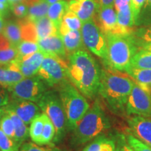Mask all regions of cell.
<instances>
[{"instance_id": "obj_20", "label": "cell", "mask_w": 151, "mask_h": 151, "mask_svg": "<svg viewBox=\"0 0 151 151\" xmlns=\"http://www.w3.org/2000/svg\"><path fill=\"white\" fill-rule=\"evenodd\" d=\"M5 110L7 111L11 118H12L15 127V141L20 147L27 141L28 137H29V128L22 120L14 112L12 111L8 110L4 107Z\"/></svg>"}, {"instance_id": "obj_25", "label": "cell", "mask_w": 151, "mask_h": 151, "mask_svg": "<svg viewBox=\"0 0 151 151\" xmlns=\"http://www.w3.org/2000/svg\"><path fill=\"white\" fill-rule=\"evenodd\" d=\"M83 22L72 11L68 10L62 18L59 28V35H62L71 30H81Z\"/></svg>"}, {"instance_id": "obj_38", "label": "cell", "mask_w": 151, "mask_h": 151, "mask_svg": "<svg viewBox=\"0 0 151 151\" xmlns=\"http://www.w3.org/2000/svg\"><path fill=\"white\" fill-rule=\"evenodd\" d=\"M124 139L134 151H151V147L129 134H126Z\"/></svg>"}, {"instance_id": "obj_51", "label": "cell", "mask_w": 151, "mask_h": 151, "mask_svg": "<svg viewBox=\"0 0 151 151\" xmlns=\"http://www.w3.org/2000/svg\"><path fill=\"white\" fill-rule=\"evenodd\" d=\"M116 151H123V150H122V148H121V146H120H120H118L116 148Z\"/></svg>"}, {"instance_id": "obj_30", "label": "cell", "mask_w": 151, "mask_h": 151, "mask_svg": "<svg viewBox=\"0 0 151 151\" xmlns=\"http://www.w3.org/2000/svg\"><path fill=\"white\" fill-rule=\"evenodd\" d=\"M0 129L15 141L14 123L4 107L0 109ZM16 142V141H15Z\"/></svg>"}, {"instance_id": "obj_6", "label": "cell", "mask_w": 151, "mask_h": 151, "mask_svg": "<svg viewBox=\"0 0 151 151\" xmlns=\"http://www.w3.org/2000/svg\"><path fill=\"white\" fill-rule=\"evenodd\" d=\"M41 112L46 115L55 129L52 145L60 143L67 134L68 130L67 117L58 91L48 90L37 103Z\"/></svg>"}, {"instance_id": "obj_17", "label": "cell", "mask_w": 151, "mask_h": 151, "mask_svg": "<svg viewBox=\"0 0 151 151\" xmlns=\"http://www.w3.org/2000/svg\"><path fill=\"white\" fill-rule=\"evenodd\" d=\"M24 76L14 62L6 65H0V85L8 89L20 82Z\"/></svg>"}, {"instance_id": "obj_29", "label": "cell", "mask_w": 151, "mask_h": 151, "mask_svg": "<svg viewBox=\"0 0 151 151\" xmlns=\"http://www.w3.org/2000/svg\"><path fill=\"white\" fill-rule=\"evenodd\" d=\"M49 6L50 5L44 0H41L39 2L29 6L27 16L26 18L31 21L35 22L43 17L47 16Z\"/></svg>"}, {"instance_id": "obj_13", "label": "cell", "mask_w": 151, "mask_h": 151, "mask_svg": "<svg viewBox=\"0 0 151 151\" xmlns=\"http://www.w3.org/2000/svg\"><path fill=\"white\" fill-rule=\"evenodd\" d=\"M127 134L151 147V118L140 116H130L127 118Z\"/></svg>"}, {"instance_id": "obj_44", "label": "cell", "mask_w": 151, "mask_h": 151, "mask_svg": "<svg viewBox=\"0 0 151 151\" xmlns=\"http://www.w3.org/2000/svg\"><path fill=\"white\" fill-rule=\"evenodd\" d=\"M122 137V140H121V142H120V146H121V148L122 149V150L123 151H134L133 149H132L131 147H130L129 145L127 144V143L126 142L125 139H124V137L123 136H121Z\"/></svg>"}, {"instance_id": "obj_10", "label": "cell", "mask_w": 151, "mask_h": 151, "mask_svg": "<svg viewBox=\"0 0 151 151\" xmlns=\"http://www.w3.org/2000/svg\"><path fill=\"white\" fill-rule=\"evenodd\" d=\"M125 113L151 118V95L135 83L127 98Z\"/></svg>"}, {"instance_id": "obj_34", "label": "cell", "mask_w": 151, "mask_h": 151, "mask_svg": "<svg viewBox=\"0 0 151 151\" xmlns=\"http://www.w3.org/2000/svg\"><path fill=\"white\" fill-rule=\"evenodd\" d=\"M18 56L20 58L27 56L29 55L35 53V52L40 50L39 45L37 42L29 41H22L17 46Z\"/></svg>"}, {"instance_id": "obj_48", "label": "cell", "mask_w": 151, "mask_h": 151, "mask_svg": "<svg viewBox=\"0 0 151 151\" xmlns=\"http://www.w3.org/2000/svg\"><path fill=\"white\" fill-rule=\"evenodd\" d=\"M44 1H46L49 5H51L52 4L58 2V1H63V0H44Z\"/></svg>"}, {"instance_id": "obj_21", "label": "cell", "mask_w": 151, "mask_h": 151, "mask_svg": "<svg viewBox=\"0 0 151 151\" xmlns=\"http://www.w3.org/2000/svg\"><path fill=\"white\" fill-rule=\"evenodd\" d=\"M68 10H69V4L65 0L58 1L49 6L47 17L51 20L58 31L62 18Z\"/></svg>"}, {"instance_id": "obj_19", "label": "cell", "mask_w": 151, "mask_h": 151, "mask_svg": "<svg viewBox=\"0 0 151 151\" xmlns=\"http://www.w3.org/2000/svg\"><path fill=\"white\" fill-rule=\"evenodd\" d=\"M60 37L65 45L66 51L69 55L77 50H83V41L81 30H71L60 35Z\"/></svg>"}, {"instance_id": "obj_27", "label": "cell", "mask_w": 151, "mask_h": 151, "mask_svg": "<svg viewBox=\"0 0 151 151\" xmlns=\"http://www.w3.org/2000/svg\"><path fill=\"white\" fill-rule=\"evenodd\" d=\"M130 67L151 69V52L141 49L133 56Z\"/></svg>"}, {"instance_id": "obj_52", "label": "cell", "mask_w": 151, "mask_h": 151, "mask_svg": "<svg viewBox=\"0 0 151 151\" xmlns=\"http://www.w3.org/2000/svg\"><path fill=\"white\" fill-rule=\"evenodd\" d=\"M150 95H151V94H150Z\"/></svg>"}, {"instance_id": "obj_4", "label": "cell", "mask_w": 151, "mask_h": 151, "mask_svg": "<svg viewBox=\"0 0 151 151\" xmlns=\"http://www.w3.org/2000/svg\"><path fill=\"white\" fill-rule=\"evenodd\" d=\"M107 58L105 64L107 68L119 71L127 70L131 65V60L137 52V45L132 35L123 36L108 34Z\"/></svg>"}, {"instance_id": "obj_49", "label": "cell", "mask_w": 151, "mask_h": 151, "mask_svg": "<svg viewBox=\"0 0 151 151\" xmlns=\"http://www.w3.org/2000/svg\"><path fill=\"white\" fill-rule=\"evenodd\" d=\"M10 4H14L18 3V2H24V0H9Z\"/></svg>"}, {"instance_id": "obj_26", "label": "cell", "mask_w": 151, "mask_h": 151, "mask_svg": "<svg viewBox=\"0 0 151 151\" xmlns=\"http://www.w3.org/2000/svg\"><path fill=\"white\" fill-rule=\"evenodd\" d=\"M46 118V114L41 113L40 115L36 117L30 123V127L29 128V137L31 138L32 141L37 144H39V143Z\"/></svg>"}, {"instance_id": "obj_18", "label": "cell", "mask_w": 151, "mask_h": 151, "mask_svg": "<svg viewBox=\"0 0 151 151\" xmlns=\"http://www.w3.org/2000/svg\"><path fill=\"white\" fill-rule=\"evenodd\" d=\"M125 73L131 77L136 84L151 94V69L130 67Z\"/></svg>"}, {"instance_id": "obj_50", "label": "cell", "mask_w": 151, "mask_h": 151, "mask_svg": "<svg viewBox=\"0 0 151 151\" xmlns=\"http://www.w3.org/2000/svg\"><path fill=\"white\" fill-rule=\"evenodd\" d=\"M0 3L6 4H10V3H9V0H0Z\"/></svg>"}, {"instance_id": "obj_42", "label": "cell", "mask_w": 151, "mask_h": 151, "mask_svg": "<svg viewBox=\"0 0 151 151\" xmlns=\"http://www.w3.org/2000/svg\"><path fill=\"white\" fill-rule=\"evenodd\" d=\"M130 5V0H115L114 7L116 12Z\"/></svg>"}, {"instance_id": "obj_8", "label": "cell", "mask_w": 151, "mask_h": 151, "mask_svg": "<svg viewBox=\"0 0 151 151\" xmlns=\"http://www.w3.org/2000/svg\"><path fill=\"white\" fill-rule=\"evenodd\" d=\"M7 90L11 94V99L28 100L37 103L49 90V86L42 78L35 76L24 78Z\"/></svg>"}, {"instance_id": "obj_31", "label": "cell", "mask_w": 151, "mask_h": 151, "mask_svg": "<svg viewBox=\"0 0 151 151\" xmlns=\"http://www.w3.org/2000/svg\"><path fill=\"white\" fill-rule=\"evenodd\" d=\"M24 20L19 22L22 30V41H29L37 42L38 38L35 22L24 18Z\"/></svg>"}, {"instance_id": "obj_14", "label": "cell", "mask_w": 151, "mask_h": 151, "mask_svg": "<svg viewBox=\"0 0 151 151\" xmlns=\"http://www.w3.org/2000/svg\"><path fill=\"white\" fill-rule=\"evenodd\" d=\"M43 58H44V52L39 50L29 55L22 57V58L18 57L13 62L16 64L24 78H29L37 76L41 67Z\"/></svg>"}, {"instance_id": "obj_5", "label": "cell", "mask_w": 151, "mask_h": 151, "mask_svg": "<svg viewBox=\"0 0 151 151\" xmlns=\"http://www.w3.org/2000/svg\"><path fill=\"white\" fill-rule=\"evenodd\" d=\"M58 86V94L67 117L68 130L73 131L90 106L86 97L69 79Z\"/></svg>"}, {"instance_id": "obj_40", "label": "cell", "mask_w": 151, "mask_h": 151, "mask_svg": "<svg viewBox=\"0 0 151 151\" xmlns=\"http://www.w3.org/2000/svg\"><path fill=\"white\" fill-rule=\"evenodd\" d=\"M146 2V0H130V7L135 22Z\"/></svg>"}, {"instance_id": "obj_41", "label": "cell", "mask_w": 151, "mask_h": 151, "mask_svg": "<svg viewBox=\"0 0 151 151\" xmlns=\"http://www.w3.org/2000/svg\"><path fill=\"white\" fill-rule=\"evenodd\" d=\"M10 101L9 92L7 88L0 85V109H2L8 104Z\"/></svg>"}, {"instance_id": "obj_37", "label": "cell", "mask_w": 151, "mask_h": 151, "mask_svg": "<svg viewBox=\"0 0 151 151\" xmlns=\"http://www.w3.org/2000/svg\"><path fill=\"white\" fill-rule=\"evenodd\" d=\"M20 147L0 129V151H19Z\"/></svg>"}, {"instance_id": "obj_16", "label": "cell", "mask_w": 151, "mask_h": 151, "mask_svg": "<svg viewBox=\"0 0 151 151\" xmlns=\"http://www.w3.org/2000/svg\"><path fill=\"white\" fill-rule=\"evenodd\" d=\"M37 43L40 50L43 52L55 55L65 60L67 59V52L59 34L39 39L37 41Z\"/></svg>"}, {"instance_id": "obj_32", "label": "cell", "mask_w": 151, "mask_h": 151, "mask_svg": "<svg viewBox=\"0 0 151 151\" xmlns=\"http://www.w3.org/2000/svg\"><path fill=\"white\" fill-rule=\"evenodd\" d=\"M55 135V129L53 124L50 121V119L46 116L42 134H41L40 140H39V143L38 145L53 146L52 141H53Z\"/></svg>"}, {"instance_id": "obj_11", "label": "cell", "mask_w": 151, "mask_h": 151, "mask_svg": "<svg viewBox=\"0 0 151 151\" xmlns=\"http://www.w3.org/2000/svg\"><path fill=\"white\" fill-rule=\"evenodd\" d=\"M113 6H114L99 8L98 21L100 29L105 35L108 34L123 36L132 35V33L124 29L118 24L116 11Z\"/></svg>"}, {"instance_id": "obj_45", "label": "cell", "mask_w": 151, "mask_h": 151, "mask_svg": "<svg viewBox=\"0 0 151 151\" xmlns=\"http://www.w3.org/2000/svg\"><path fill=\"white\" fill-rule=\"evenodd\" d=\"M141 49H143V50H148V51L151 52V43H145V44L141 45L140 46Z\"/></svg>"}, {"instance_id": "obj_24", "label": "cell", "mask_w": 151, "mask_h": 151, "mask_svg": "<svg viewBox=\"0 0 151 151\" xmlns=\"http://www.w3.org/2000/svg\"><path fill=\"white\" fill-rule=\"evenodd\" d=\"M116 143L113 139L100 135L81 151H116Z\"/></svg>"}, {"instance_id": "obj_43", "label": "cell", "mask_w": 151, "mask_h": 151, "mask_svg": "<svg viewBox=\"0 0 151 151\" xmlns=\"http://www.w3.org/2000/svg\"><path fill=\"white\" fill-rule=\"evenodd\" d=\"M114 1L115 0H97L98 4L101 8L114 6Z\"/></svg>"}, {"instance_id": "obj_36", "label": "cell", "mask_w": 151, "mask_h": 151, "mask_svg": "<svg viewBox=\"0 0 151 151\" xmlns=\"http://www.w3.org/2000/svg\"><path fill=\"white\" fill-rule=\"evenodd\" d=\"M19 151H67L55 146H40L34 142H24L20 146Z\"/></svg>"}, {"instance_id": "obj_35", "label": "cell", "mask_w": 151, "mask_h": 151, "mask_svg": "<svg viewBox=\"0 0 151 151\" xmlns=\"http://www.w3.org/2000/svg\"><path fill=\"white\" fill-rule=\"evenodd\" d=\"M132 36L137 46L140 47L145 43H151V26L146 28H141L137 32L134 31Z\"/></svg>"}, {"instance_id": "obj_15", "label": "cell", "mask_w": 151, "mask_h": 151, "mask_svg": "<svg viewBox=\"0 0 151 151\" xmlns=\"http://www.w3.org/2000/svg\"><path fill=\"white\" fill-rule=\"evenodd\" d=\"M68 4L69 10L74 13L83 23L93 20L95 13L100 8L95 0H71Z\"/></svg>"}, {"instance_id": "obj_39", "label": "cell", "mask_w": 151, "mask_h": 151, "mask_svg": "<svg viewBox=\"0 0 151 151\" xmlns=\"http://www.w3.org/2000/svg\"><path fill=\"white\" fill-rule=\"evenodd\" d=\"M29 6L24 2H18L11 5V10H12L15 16L20 18H24L27 16Z\"/></svg>"}, {"instance_id": "obj_7", "label": "cell", "mask_w": 151, "mask_h": 151, "mask_svg": "<svg viewBox=\"0 0 151 151\" xmlns=\"http://www.w3.org/2000/svg\"><path fill=\"white\" fill-rule=\"evenodd\" d=\"M67 71L68 64L66 60L44 52V58L37 76L42 78L49 88H52L68 80Z\"/></svg>"}, {"instance_id": "obj_22", "label": "cell", "mask_w": 151, "mask_h": 151, "mask_svg": "<svg viewBox=\"0 0 151 151\" xmlns=\"http://www.w3.org/2000/svg\"><path fill=\"white\" fill-rule=\"evenodd\" d=\"M1 33L11 46L16 48L22 41V30L19 22L9 21L5 23Z\"/></svg>"}, {"instance_id": "obj_9", "label": "cell", "mask_w": 151, "mask_h": 151, "mask_svg": "<svg viewBox=\"0 0 151 151\" xmlns=\"http://www.w3.org/2000/svg\"><path fill=\"white\" fill-rule=\"evenodd\" d=\"M81 32L85 46L105 62L107 58V40L99 25L93 20H89L83 23Z\"/></svg>"}, {"instance_id": "obj_3", "label": "cell", "mask_w": 151, "mask_h": 151, "mask_svg": "<svg viewBox=\"0 0 151 151\" xmlns=\"http://www.w3.org/2000/svg\"><path fill=\"white\" fill-rule=\"evenodd\" d=\"M111 127L109 119L99 100H96L73 130L71 145L77 147L90 142Z\"/></svg>"}, {"instance_id": "obj_46", "label": "cell", "mask_w": 151, "mask_h": 151, "mask_svg": "<svg viewBox=\"0 0 151 151\" xmlns=\"http://www.w3.org/2000/svg\"><path fill=\"white\" fill-rule=\"evenodd\" d=\"M41 0H24V3H25L28 6H29L35 4L39 2Z\"/></svg>"}, {"instance_id": "obj_23", "label": "cell", "mask_w": 151, "mask_h": 151, "mask_svg": "<svg viewBox=\"0 0 151 151\" xmlns=\"http://www.w3.org/2000/svg\"><path fill=\"white\" fill-rule=\"evenodd\" d=\"M34 22L37 30L38 40L59 34L58 29L47 16L43 17Z\"/></svg>"}, {"instance_id": "obj_2", "label": "cell", "mask_w": 151, "mask_h": 151, "mask_svg": "<svg viewBox=\"0 0 151 151\" xmlns=\"http://www.w3.org/2000/svg\"><path fill=\"white\" fill-rule=\"evenodd\" d=\"M134 84V81L127 73L104 68L101 69L98 94L111 112L124 114Z\"/></svg>"}, {"instance_id": "obj_28", "label": "cell", "mask_w": 151, "mask_h": 151, "mask_svg": "<svg viewBox=\"0 0 151 151\" xmlns=\"http://www.w3.org/2000/svg\"><path fill=\"white\" fill-rule=\"evenodd\" d=\"M116 14L118 24L124 29L133 34V26L135 25V21L132 15L130 5L116 12Z\"/></svg>"}, {"instance_id": "obj_33", "label": "cell", "mask_w": 151, "mask_h": 151, "mask_svg": "<svg viewBox=\"0 0 151 151\" xmlns=\"http://www.w3.org/2000/svg\"><path fill=\"white\" fill-rule=\"evenodd\" d=\"M18 52L16 48L12 46L0 47V65L10 64L18 58Z\"/></svg>"}, {"instance_id": "obj_12", "label": "cell", "mask_w": 151, "mask_h": 151, "mask_svg": "<svg viewBox=\"0 0 151 151\" xmlns=\"http://www.w3.org/2000/svg\"><path fill=\"white\" fill-rule=\"evenodd\" d=\"M5 108L14 112L27 125L42 113L37 103L24 99H11Z\"/></svg>"}, {"instance_id": "obj_47", "label": "cell", "mask_w": 151, "mask_h": 151, "mask_svg": "<svg viewBox=\"0 0 151 151\" xmlns=\"http://www.w3.org/2000/svg\"><path fill=\"white\" fill-rule=\"evenodd\" d=\"M4 22L3 20V16L0 14V33L2 32V29L4 28Z\"/></svg>"}, {"instance_id": "obj_1", "label": "cell", "mask_w": 151, "mask_h": 151, "mask_svg": "<svg viewBox=\"0 0 151 151\" xmlns=\"http://www.w3.org/2000/svg\"><path fill=\"white\" fill-rule=\"evenodd\" d=\"M68 79L85 97L93 99L99 91L101 69L91 55L77 50L68 57Z\"/></svg>"}]
</instances>
